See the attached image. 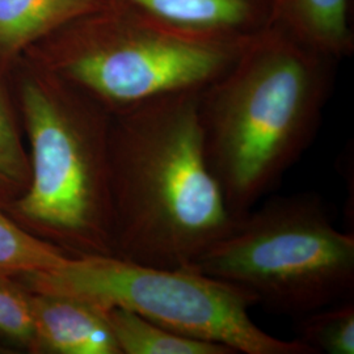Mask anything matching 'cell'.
Listing matches in <instances>:
<instances>
[{
	"mask_svg": "<svg viewBox=\"0 0 354 354\" xmlns=\"http://www.w3.org/2000/svg\"><path fill=\"white\" fill-rule=\"evenodd\" d=\"M200 95L183 93L112 114L114 256L189 268L235 226L209 165Z\"/></svg>",
	"mask_w": 354,
	"mask_h": 354,
	"instance_id": "6da1fadb",
	"label": "cell"
},
{
	"mask_svg": "<svg viewBox=\"0 0 354 354\" xmlns=\"http://www.w3.org/2000/svg\"><path fill=\"white\" fill-rule=\"evenodd\" d=\"M337 64L270 26L201 92L206 158L238 219L315 140Z\"/></svg>",
	"mask_w": 354,
	"mask_h": 354,
	"instance_id": "7a4b0ae2",
	"label": "cell"
},
{
	"mask_svg": "<svg viewBox=\"0 0 354 354\" xmlns=\"http://www.w3.org/2000/svg\"><path fill=\"white\" fill-rule=\"evenodd\" d=\"M19 97L30 180L26 192L1 207L68 256L114 254L112 114L37 64L20 77Z\"/></svg>",
	"mask_w": 354,
	"mask_h": 354,
	"instance_id": "3957f363",
	"label": "cell"
},
{
	"mask_svg": "<svg viewBox=\"0 0 354 354\" xmlns=\"http://www.w3.org/2000/svg\"><path fill=\"white\" fill-rule=\"evenodd\" d=\"M247 44L190 37L109 0L41 41L35 64L115 114L168 96L201 93Z\"/></svg>",
	"mask_w": 354,
	"mask_h": 354,
	"instance_id": "277c9868",
	"label": "cell"
},
{
	"mask_svg": "<svg viewBox=\"0 0 354 354\" xmlns=\"http://www.w3.org/2000/svg\"><path fill=\"white\" fill-rule=\"evenodd\" d=\"M189 268L301 317L353 298L354 235L335 227L317 193L277 196L241 216Z\"/></svg>",
	"mask_w": 354,
	"mask_h": 354,
	"instance_id": "5b68a950",
	"label": "cell"
},
{
	"mask_svg": "<svg viewBox=\"0 0 354 354\" xmlns=\"http://www.w3.org/2000/svg\"><path fill=\"white\" fill-rule=\"evenodd\" d=\"M13 279L26 290L71 297L102 311L124 308L236 354H315L298 339L282 340L259 327L250 314L257 306L250 291L190 268L66 254L50 269Z\"/></svg>",
	"mask_w": 354,
	"mask_h": 354,
	"instance_id": "8992f818",
	"label": "cell"
},
{
	"mask_svg": "<svg viewBox=\"0 0 354 354\" xmlns=\"http://www.w3.org/2000/svg\"><path fill=\"white\" fill-rule=\"evenodd\" d=\"M178 33L244 44L272 26L273 0H111Z\"/></svg>",
	"mask_w": 354,
	"mask_h": 354,
	"instance_id": "52a82bcc",
	"label": "cell"
},
{
	"mask_svg": "<svg viewBox=\"0 0 354 354\" xmlns=\"http://www.w3.org/2000/svg\"><path fill=\"white\" fill-rule=\"evenodd\" d=\"M29 292L36 353L121 354L105 311L66 295Z\"/></svg>",
	"mask_w": 354,
	"mask_h": 354,
	"instance_id": "ba28073f",
	"label": "cell"
},
{
	"mask_svg": "<svg viewBox=\"0 0 354 354\" xmlns=\"http://www.w3.org/2000/svg\"><path fill=\"white\" fill-rule=\"evenodd\" d=\"M352 0H273L272 26L340 62L354 51Z\"/></svg>",
	"mask_w": 354,
	"mask_h": 354,
	"instance_id": "9c48e42d",
	"label": "cell"
},
{
	"mask_svg": "<svg viewBox=\"0 0 354 354\" xmlns=\"http://www.w3.org/2000/svg\"><path fill=\"white\" fill-rule=\"evenodd\" d=\"M109 0H0V68Z\"/></svg>",
	"mask_w": 354,
	"mask_h": 354,
	"instance_id": "30bf717a",
	"label": "cell"
},
{
	"mask_svg": "<svg viewBox=\"0 0 354 354\" xmlns=\"http://www.w3.org/2000/svg\"><path fill=\"white\" fill-rule=\"evenodd\" d=\"M105 314L121 354H236L225 345L178 333L124 308Z\"/></svg>",
	"mask_w": 354,
	"mask_h": 354,
	"instance_id": "8fae6325",
	"label": "cell"
},
{
	"mask_svg": "<svg viewBox=\"0 0 354 354\" xmlns=\"http://www.w3.org/2000/svg\"><path fill=\"white\" fill-rule=\"evenodd\" d=\"M64 251L16 223L0 205V277H17L57 266Z\"/></svg>",
	"mask_w": 354,
	"mask_h": 354,
	"instance_id": "7c38bea8",
	"label": "cell"
},
{
	"mask_svg": "<svg viewBox=\"0 0 354 354\" xmlns=\"http://www.w3.org/2000/svg\"><path fill=\"white\" fill-rule=\"evenodd\" d=\"M297 330L315 354H354L353 298L298 317Z\"/></svg>",
	"mask_w": 354,
	"mask_h": 354,
	"instance_id": "4fadbf2b",
	"label": "cell"
},
{
	"mask_svg": "<svg viewBox=\"0 0 354 354\" xmlns=\"http://www.w3.org/2000/svg\"><path fill=\"white\" fill-rule=\"evenodd\" d=\"M0 349L37 351L30 292L11 277H0Z\"/></svg>",
	"mask_w": 354,
	"mask_h": 354,
	"instance_id": "5bb4252c",
	"label": "cell"
},
{
	"mask_svg": "<svg viewBox=\"0 0 354 354\" xmlns=\"http://www.w3.org/2000/svg\"><path fill=\"white\" fill-rule=\"evenodd\" d=\"M30 168L8 102L0 88V205L26 192Z\"/></svg>",
	"mask_w": 354,
	"mask_h": 354,
	"instance_id": "9a60e30c",
	"label": "cell"
}]
</instances>
